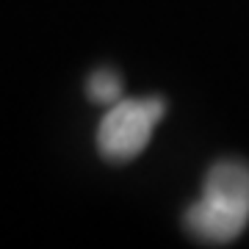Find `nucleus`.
<instances>
[{
  "label": "nucleus",
  "mask_w": 249,
  "mask_h": 249,
  "mask_svg": "<svg viewBox=\"0 0 249 249\" xmlns=\"http://www.w3.org/2000/svg\"><path fill=\"white\" fill-rule=\"evenodd\" d=\"M186 230L202 244H230L249 224V163L219 160L202 180V196L186 211Z\"/></svg>",
  "instance_id": "nucleus-1"
},
{
  "label": "nucleus",
  "mask_w": 249,
  "mask_h": 249,
  "mask_svg": "<svg viewBox=\"0 0 249 249\" xmlns=\"http://www.w3.org/2000/svg\"><path fill=\"white\" fill-rule=\"evenodd\" d=\"M166 114V103L160 97L119 100L108 106L97 127V150L111 163H127L150 144L152 130Z\"/></svg>",
  "instance_id": "nucleus-2"
},
{
  "label": "nucleus",
  "mask_w": 249,
  "mask_h": 249,
  "mask_svg": "<svg viewBox=\"0 0 249 249\" xmlns=\"http://www.w3.org/2000/svg\"><path fill=\"white\" fill-rule=\"evenodd\" d=\"M86 94L97 106H114L122 100V80L111 70H97L86 83Z\"/></svg>",
  "instance_id": "nucleus-3"
}]
</instances>
